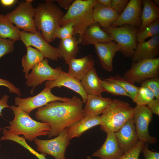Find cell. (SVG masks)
I'll use <instances>...</instances> for the list:
<instances>
[{
  "label": "cell",
  "instance_id": "38",
  "mask_svg": "<svg viewBox=\"0 0 159 159\" xmlns=\"http://www.w3.org/2000/svg\"><path fill=\"white\" fill-rule=\"evenodd\" d=\"M13 141L20 145L28 150L29 152L35 156L38 159H47L45 158L46 155L39 153L36 151L27 143L25 139L23 137L15 135L13 138Z\"/></svg>",
  "mask_w": 159,
  "mask_h": 159
},
{
  "label": "cell",
  "instance_id": "41",
  "mask_svg": "<svg viewBox=\"0 0 159 159\" xmlns=\"http://www.w3.org/2000/svg\"><path fill=\"white\" fill-rule=\"evenodd\" d=\"M0 86L6 87L10 92L14 93L18 96L21 95L19 89L16 87L12 83L6 80L0 78Z\"/></svg>",
  "mask_w": 159,
  "mask_h": 159
},
{
  "label": "cell",
  "instance_id": "13",
  "mask_svg": "<svg viewBox=\"0 0 159 159\" xmlns=\"http://www.w3.org/2000/svg\"><path fill=\"white\" fill-rule=\"evenodd\" d=\"M20 40L26 47L33 46L38 50L45 58L57 61L62 58L57 49L51 45L44 38L41 32L35 33L20 31Z\"/></svg>",
  "mask_w": 159,
  "mask_h": 159
},
{
  "label": "cell",
  "instance_id": "16",
  "mask_svg": "<svg viewBox=\"0 0 159 159\" xmlns=\"http://www.w3.org/2000/svg\"><path fill=\"white\" fill-rule=\"evenodd\" d=\"M45 87L52 89L57 87L61 88L64 87L72 90L81 96L83 103H85L87 94L84 90L81 81L70 75L67 72L62 71L59 76L53 80L46 81Z\"/></svg>",
  "mask_w": 159,
  "mask_h": 159
},
{
  "label": "cell",
  "instance_id": "28",
  "mask_svg": "<svg viewBox=\"0 0 159 159\" xmlns=\"http://www.w3.org/2000/svg\"><path fill=\"white\" fill-rule=\"evenodd\" d=\"M26 49V54L21 60L22 66L23 67V72L25 74V75L28 74L30 70L44 59L43 55L36 49L31 46L27 47Z\"/></svg>",
  "mask_w": 159,
  "mask_h": 159
},
{
  "label": "cell",
  "instance_id": "11",
  "mask_svg": "<svg viewBox=\"0 0 159 159\" xmlns=\"http://www.w3.org/2000/svg\"><path fill=\"white\" fill-rule=\"evenodd\" d=\"M153 113L146 106L137 105L133 108V117L138 140L144 143L153 144L157 138L150 135L149 125L152 120Z\"/></svg>",
  "mask_w": 159,
  "mask_h": 159
},
{
  "label": "cell",
  "instance_id": "39",
  "mask_svg": "<svg viewBox=\"0 0 159 159\" xmlns=\"http://www.w3.org/2000/svg\"><path fill=\"white\" fill-rule=\"evenodd\" d=\"M128 0H111V8L120 15L128 4Z\"/></svg>",
  "mask_w": 159,
  "mask_h": 159
},
{
  "label": "cell",
  "instance_id": "5",
  "mask_svg": "<svg viewBox=\"0 0 159 159\" xmlns=\"http://www.w3.org/2000/svg\"><path fill=\"white\" fill-rule=\"evenodd\" d=\"M97 0H75L73 1L63 17L61 26L69 22L73 21L75 24L74 35L80 37L87 27L93 22V7Z\"/></svg>",
  "mask_w": 159,
  "mask_h": 159
},
{
  "label": "cell",
  "instance_id": "4",
  "mask_svg": "<svg viewBox=\"0 0 159 159\" xmlns=\"http://www.w3.org/2000/svg\"><path fill=\"white\" fill-rule=\"evenodd\" d=\"M133 108L125 101L113 99L100 117V128L107 133L115 132L133 117Z\"/></svg>",
  "mask_w": 159,
  "mask_h": 159
},
{
  "label": "cell",
  "instance_id": "19",
  "mask_svg": "<svg viewBox=\"0 0 159 159\" xmlns=\"http://www.w3.org/2000/svg\"><path fill=\"white\" fill-rule=\"evenodd\" d=\"M106 139L99 149L92 156L100 159H119L124 154L120 148L115 132L107 133Z\"/></svg>",
  "mask_w": 159,
  "mask_h": 159
},
{
  "label": "cell",
  "instance_id": "9",
  "mask_svg": "<svg viewBox=\"0 0 159 159\" xmlns=\"http://www.w3.org/2000/svg\"><path fill=\"white\" fill-rule=\"evenodd\" d=\"M67 128L53 139L43 140L35 138L34 141L38 151L45 155L49 154L55 159H66L65 153L70 143Z\"/></svg>",
  "mask_w": 159,
  "mask_h": 159
},
{
  "label": "cell",
  "instance_id": "29",
  "mask_svg": "<svg viewBox=\"0 0 159 159\" xmlns=\"http://www.w3.org/2000/svg\"><path fill=\"white\" fill-rule=\"evenodd\" d=\"M20 31L6 18L0 14V38H8L15 41L20 40Z\"/></svg>",
  "mask_w": 159,
  "mask_h": 159
},
{
  "label": "cell",
  "instance_id": "43",
  "mask_svg": "<svg viewBox=\"0 0 159 159\" xmlns=\"http://www.w3.org/2000/svg\"><path fill=\"white\" fill-rule=\"evenodd\" d=\"M9 96L5 94L3 95L0 100V116H2L1 114L2 110L6 108H10V107L7 103Z\"/></svg>",
  "mask_w": 159,
  "mask_h": 159
},
{
  "label": "cell",
  "instance_id": "25",
  "mask_svg": "<svg viewBox=\"0 0 159 159\" xmlns=\"http://www.w3.org/2000/svg\"><path fill=\"white\" fill-rule=\"evenodd\" d=\"M95 68L91 69L81 80L82 85L87 94L102 96L105 92Z\"/></svg>",
  "mask_w": 159,
  "mask_h": 159
},
{
  "label": "cell",
  "instance_id": "20",
  "mask_svg": "<svg viewBox=\"0 0 159 159\" xmlns=\"http://www.w3.org/2000/svg\"><path fill=\"white\" fill-rule=\"evenodd\" d=\"M159 54V34L147 41L138 43L132 57L133 62H137L148 58H155Z\"/></svg>",
  "mask_w": 159,
  "mask_h": 159
},
{
  "label": "cell",
  "instance_id": "47",
  "mask_svg": "<svg viewBox=\"0 0 159 159\" xmlns=\"http://www.w3.org/2000/svg\"><path fill=\"white\" fill-rule=\"evenodd\" d=\"M154 4L157 6L159 5V0H153V1Z\"/></svg>",
  "mask_w": 159,
  "mask_h": 159
},
{
  "label": "cell",
  "instance_id": "14",
  "mask_svg": "<svg viewBox=\"0 0 159 159\" xmlns=\"http://www.w3.org/2000/svg\"><path fill=\"white\" fill-rule=\"evenodd\" d=\"M142 4L141 0H130L118 18L112 23L111 26L115 27L127 24L138 29L141 25Z\"/></svg>",
  "mask_w": 159,
  "mask_h": 159
},
{
  "label": "cell",
  "instance_id": "32",
  "mask_svg": "<svg viewBox=\"0 0 159 159\" xmlns=\"http://www.w3.org/2000/svg\"><path fill=\"white\" fill-rule=\"evenodd\" d=\"M102 86L105 92H107L115 95H122L130 98L129 95L116 83L107 78L100 80Z\"/></svg>",
  "mask_w": 159,
  "mask_h": 159
},
{
  "label": "cell",
  "instance_id": "15",
  "mask_svg": "<svg viewBox=\"0 0 159 159\" xmlns=\"http://www.w3.org/2000/svg\"><path fill=\"white\" fill-rule=\"evenodd\" d=\"M115 133L119 147L124 153L133 148L139 141L133 116Z\"/></svg>",
  "mask_w": 159,
  "mask_h": 159
},
{
  "label": "cell",
  "instance_id": "34",
  "mask_svg": "<svg viewBox=\"0 0 159 159\" xmlns=\"http://www.w3.org/2000/svg\"><path fill=\"white\" fill-rule=\"evenodd\" d=\"M74 25V22L71 21L60 26L56 30V38L62 39L73 36Z\"/></svg>",
  "mask_w": 159,
  "mask_h": 159
},
{
  "label": "cell",
  "instance_id": "21",
  "mask_svg": "<svg viewBox=\"0 0 159 159\" xmlns=\"http://www.w3.org/2000/svg\"><path fill=\"white\" fill-rule=\"evenodd\" d=\"M67 64L69 67L67 73L81 81L94 67L95 60L92 56L89 54L81 58H72L69 61Z\"/></svg>",
  "mask_w": 159,
  "mask_h": 159
},
{
  "label": "cell",
  "instance_id": "42",
  "mask_svg": "<svg viewBox=\"0 0 159 159\" xmlns=\"http://www.w3.org/2000/svg\"><path fill=\"white\" fill-rule=\"evenodd\" d=\"M148 107L152 112L159 115V99H153L147 105Z\"/></svg>",
  "mask_w": 159,
  "mask_h": 159
},
{
  "label": "cell",
  "instance_id": "48",
  "mask_svg": "<svg viewBox=\"0 0 159 159\" xmlns=\"http://www.w3.org/2000/svg\"><path fill=\"white\" fill-rule=\"evenodd\" d=\"M87 159H92V158L90 156H87Z\"/></svg>",
  "mask_w": 159,
  "mask_h": 159
},
{
  "label": "cell",
  "instance_id": "30",
  "mask_svg": "<svg viewBox=\"0 0 159 159\" xmlns=\"http://www.w3.org/2000/svg\"><path fill=\"white\" fill-rule=\"evenodd\" d=\"M108 80L116 83L123 88L130 95V98L134 102L139 87L128 80L121 77L118 74L114 76L109 77Z\"/></svg>",
  "mask_w": 159,
  "mask_h": 159
},
{
  "label": "cell",
  "instance_id": "8",
  "mask_svg": "<svg viewBox=\"0 0 159 159\" xmlns=\"http://www.w3.org/2000/svg\"><path fill=\"white\" fill-rule=\"evenodd\" d=\"M33 0L23 1L12 11L5 16L12 24L19 29L32 33H35L38 30L34 20V8L32 2Z\"/></svg>",
  "mask_w": 159,
  "mask_h": 159
},
{
  "label": "cell",
  "instance_id": "33",
  "mask_svg": "<svg viewBox=\"0 0 159 159\" xmlns=\"http://www.w3.org/2000/svg\"><path fill=\"white\" fill-rule=\"evenodd\" d=\"M154 95L150 89L145 87H139L134 102L137 105L146 106L154 99Z\"/></svg>",
  "mask_w": 159,
  "mask_h": 159
},
{
  "label": "cell",
  "instance_id": "40",
  "mask_svg": "<svg viewBox=\"0 0 159 159\" xmlns=\"http://www.w3.org/2000/svg\"><path fill=\"white\" fill-rule=\"evenodd\" d=\"M148 147V144L145 143L141 150L145 159H159V153L150 150Z\"/></svg>",
  "mask_w": 159,
  "mask_h": 159
},
{
  "label": "cell",
  "instance_id": "46",
  "mask_svg": "<svg viewBox=\"0 0 159 159\" xmlns=\"http://www.w3.org/2000/svg\"><path fill=\"white\" fill-rule=\"evenodd\" d=\"M98 2L108 7H111V0H97Z\"/></svg>",
  "mask_w": 159,
  "mask_h": 159
},
{
  "label": "cell",
  "instance_id": "49",
  "mask_svg": "<svg viewBox=\"0 0 159 159\" xmlns=\"http://www.w3.org/2000/svg\"><path fill=\"white\" fill-rule=\"evenodd\" d=\"M0 140H1L0 139ZM1 144H0V147H1Z\"/></svg>",
  "mask_w": 159,
  "mask_h": 159
},
{
  "label": "cell",
  "instance_id": "12",
  "mask_svg": "<svg viewBox=\"0 0 159 159\" xmlns=\"http://www.w3.org/2000/svg\"><path fill=\"white\" fill-rule=\"evenodd\" d=\"M62 71L61 67L55 69L52 68L49 64L48 59L45 58L37 64L30 73L25 75V78L27 79L26 85L28 87H33L31 91V94H33L35 87L45 81L55 80Z\"/></svg>",
  "mask_w": 159,
  "mask_h": 159
},
{
  "label": "cell",
  "instance_id": "23",
  "mask_svg": "<svg viewBox=\"0 0 159 159\" xmlns=\"http://www.w3.org/2000/svg\"><path fill=\"white\" fill-rule=\"evenodd\" d=\"M112 101L109 97L87 94L85 105L83 108L85 115L99 116L105 111Z\"/></svg>",
  "mask_w": 159,
  "mask_h": 159
},
{
  "label": "cell",
  "instance_id": "45",
  "mask_svg": "<svg viewBox=\"0 0 159 159\" xmlns=\"http://www.w3.org/2000/svg\"><path fill=\"white\" fill-rule=\"evenodd\" d=\"M16 1L15 0H0L1 4L4 6H9L14 4Z\"/></svg>",
  "mask_w": 159,
  "mask_h": 159
},
{
  "label": "cell",
  "instance_id": "26",
  "mask_svg": "<svg viewBox=\"0 0 159 159\" xmlns=\"http://www.w3.org/2000/svg\"><path fill=\"white\" fill-rule=\"evenodd\" d=\"M79 42L73 36L60 39L58 47V52L67 64L71 59L75 58L79 52Z\"/></svg>",
  "mask_w": 159,
  "mask_h": 159
},
{
  "label": "cell",
  "instance_id": "36",
  "mask_svg": "<svg viewBox=\"0 0 159 159\" xmlns=\"http://www.w3.org/2000/svg\"><path fill=\"white\" fill-rule=\"evenodd\" d=\"M15 42L10 39L0 38V58L14 51V45Z\"/></svg>",
  "mask_w": 159,
  "mask_h": 159
},
{
  "label": "cell",
  "instance_id": "37",
  "mask_svg": "<svg viewBox=\"0 0 159 159\" xmlns=\"http://www.w3.org/2000/svg\"><path fill=\"white\" fill-rule=\"evenodd\" d=\"M144 144L138 141L133 148L125 153L119 159H139L140 153Z\"/></svg>",
  "mask_w": 159,
  "mask_h": 159
},
{
  "label": "cell",
  "instance_id": "35",
  "mask_svg": "<svg viewBox=\"0 0 159 159\" xmlns=\"http://www.w3.org/2000/svg\"><path fill=\"white\" fill-rule=\"evenodd\" d=\"M141 86L145 87L151 90L156 99H159V77L146 80L141 83Z\"/></svg>",
  "mask_w": 159,
  "mask_h": 159
},
{
  "label": "cell",
  "instance_id": "7",
  "mask_svg": "<svg viewBox=\"0 0 159 159\" xmlns=\"http://www.w3.org/2000/svg\"><path fill=\"white\" fill-rule=\"evenodd\" d=\"M159 58L145 59L132 63L123 77L131 82L141 83L149 79L158 77Z\"/></svg>",
  "mask_w": 159,
  "mask_h": 159
},
{
  "label": "cell",
  "instance_id": "31",
  "mask_svg": "<svg viewBox=\"0 0 159 159\" xmlns=\"http://www.w3.org/2000/svg\"><path fill=\"white\" fill-rule=\"evenodd\" d=\"M158 34H159V19L148 25L142 30L137 32L138 42H142L149 37Z\"/></svg>",
  "mask_w": 159,
  "mask_h": 159
},
{
  "label": "cell",
  "instance_id": "27",
  "mask_svg": "<svg viewBox=\"0 0 159 159\" xmlns=\"http://www.w3.org/2000/svg\"><path fill=\"white\" fill-rule=\"evenodd\" d=\"M143 8L140 16L141 25L138 32L159 18V9L153 1L150 0L142 1Z\"/></svg>",
  "mask_w": 159,
  "mask_h": 159
},
{
  "label": "cell",
  "instance_id": "22",
  "mask_svg": "<svg viewBox=\"0 0 159 159\" xmlns=\"http://www.w3.org/2000/svg\"><path fill=\"white\" fill-rule=\"evenodd\" d=\"M119 15L111 7H107L97 2L93 7L92 17L93 22L98 23L101 27L107 28L116 20Z\"/></svg>",
  "mask_w": 159,
  "mask_h": 159
},
{
  "label": "cell",
  "instance_id": "6",
  "mask_svg": "<svg viewBox=\"0 0 159 159\" xmlns=\"http://www.w3.org/2000/svg\"><path fill=\"white\" fill-rule=\"evenodd\" d=\"M110 35L112 40L119 46L120 51L125 57H132L138 43V29L126 24L120 27L111 26L102 29Z\"/></svg>",
  "mask_w": 159,
  "mask_h": 159
},
{
  "label": "cell",
  "instance_id": "17",
  "mask_svg": "<svg viewBox=\"0 0 159 159\" xmlns=\"http://www.w3.org/2000/svg\"><path fill=\"white\" fill-rule=\"evenodd\" d=\"M96 54L102 67L111 72L113 70V59L116 53L120 51L119 45L113 41L94 44Z\"/></svg>",
  "mask_w": 159,
  "mask_h": 159
},
{
  "label": "cell",
  "instance_id": "1",
  "mask_svg": "<svg viewBox=\"0 0 159 159\" xmlns=\"http://www.w3.org/2000/svg\"><path fill=\"white\" fill-rule=\"evenodd\" d=\"M83 104L80 98L73 96L68 101H52L38 108L35 116L37 120L49 124L48 138L56 137L85 116Z\"/></svg>",
  "mask_w": 159,
  "mask_h": 159
},
{
  "label": "cell",
  "instance_id": "18",
  "mask_svg": "<svg viewBox=\"0 0 159 159\" xmlns=\"http://www.w3.org/2000/svg\"><path fill=\"white\" fill-rule=\"evenodd\" d=\"M78 40L79 44L84 45L113 41L110 34L104 31L98 23L94 22L87 27Z\"/></svg>",
  "mask_w": 159,
  "mask_h": 159
},
{
  "label": "cell",
  "instance_id": "2",
  "mask_svg": "<svg viewBox=\"0 0 159 159\" xmlns=\"http://www.w3.org/2000/svg\"><path fill=\"white\" fill-rule=\"evenodd\" d=\"M34 8V20L38 30L49 43L56 38L57 29L61 26L60 21L64 14L53 0H46Z\"/></svg>",
  "mask_w": 159,
  "mask_h": 159
},
{
  "label": "cell",
  "instance_id": "10",
  "mask_svg": "<svg viewBox=\"0 0 159 159\" xmlns=\"http://www.w3.org/2000/svg\"><path fill=\"white\" fill-rule=\"evenodd\" d=\"M51 89L45 87L37 95L26 98L19 96L14 99L15 105L28 115L34 110L43 107L49 103L54 101H66L70 98L62 97L54 95Z\"/></svg>",
  "mask_w": 159,
  "mask_h": 159
},
{
  "label": "cell",
  "instance_id": "3",
  "mask_svg": "<svg viewBox=\"0 0 159 159\" xmlns=\"http://www.w3.org/2000/svg\"><path fill=\"white\" fill-rule=\"evenodd\" d=\"M10 108L14 117L9 122L10 125L4 128L11 133L22 135L25 140L30 141L39 136L48 135L50 130L49 124L35 120L17 106L12 105Z\"/></svg>",
  "mask_w": 159,
  "mask_h": 159
},
{
  "label": "cell",
  "instance_id": "44",
  "mask_svg": "<svg viewBox=\"0 0 159 159\" xmlns=\"http://www.w3.org/2000/svg\"><path fill=\"white\" fill-rule=\"evenodd\" d=\"M58 5L61 7L68 9L73 1V0H57Z\"/></svg>",
  "mask_w": 159,
  "mask_h": 159
},
{
  "label": "cell",
  "instance_id": "24",
  "mask_svg": "<svg viewBox=\"0 0 159 159\" xmlns=\"http://www.w3.org/2000/svg\"><path fill=\"white\" fill-rule=\"evenodd\" d=\"M100 116H92L85 115L80 120L67 128L70 140L80 137L85 132L96 126L100 125Z\"/></svg>",
  "mask_w": 159,
  "mask_h": 159
},
{
  "label": "cell",
  "instance_id": "50",
  "mask_svg": "<svg viewBox=\"0 0 159 159\" xmlns=\"http://www.w3.org/2000/svg\"><path fill=\"white\" fill-rule=\"evenodd\" d=\"M1 129H2L0 127V130H1Z\"/></svg>",
  "mask_w": 159,
  "mask_h": 159
}]
</instances>
